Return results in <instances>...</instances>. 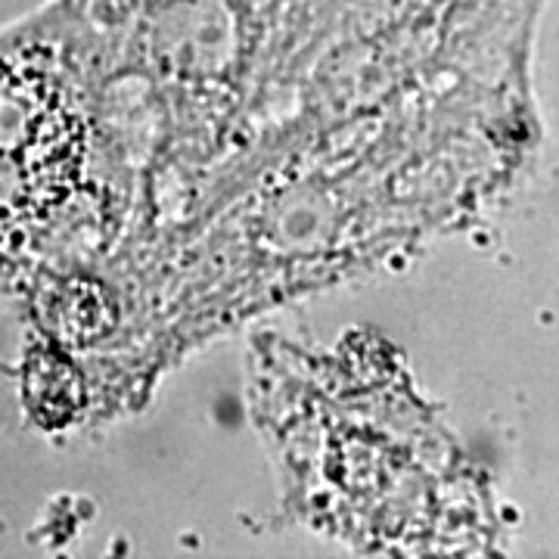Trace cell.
<instances>
[{
    "label": "cell",
    "instance_id": "obj_1",
    "mask_svg": "<svg viewBox=\"0 0 559 559\" xmlns=\"http://www.w3.org/2000/svg\"><path fill=\"white\" fill-rule=\"evenodd\" d=\"M81 112L47 47L0 40V259H13L75 193Z\"/></svg>",
    "mask_w": 559,
    "mask_h": 559
}]
</instances>
